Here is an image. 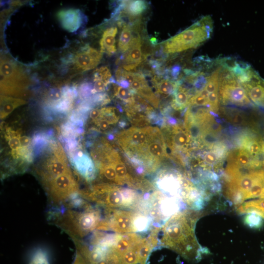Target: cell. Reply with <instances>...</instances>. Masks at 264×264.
<instances>
[{
    "mask_svg": "<svg viewBox=\"0 0 264 264\" xmlns=\"http://www.w3.org/2000/svg\"><path fill=\"white\" fill-rule=\"evenodd\" d=\"M102 58V53L87 45L73 57L75 67L80 71H87L95 67Z\"/></svg>",
    "mask_w": 264,
    "mask_h": 264,
    "instance_id": "cell-11",
    "label": "cell"
},
{
    "mask_svg": "<svg viewBox=\"0 0 264 264\" xmlns=\"http://www.w3.org/2000/svg\"><path fill=\"white\" fill-rule=\"evenodd\" d=\"M212 28L211 18L203 17L162 43L163 52L174 54L196 48L210 37Z\"/></svg>",
    "mask_w": 264,
    "mask_h": 264,
    "instance_id": "cell-3",
    "label": "cell"
},
{
    "mask_svg": "<svg viewBox=\"0 0 264 264\" xmlns=\"http://www.w3.org/2000/svg\"><path fill=\"white\" fill-rule=\"evenodd\" d=\"M220 68H218L213 72L211 75L207 77L206 83L204 88L208 93L218 91L219 86V77Z\"/></svg>",
    "mask_w": 264,
    "mask_h": 264,
    "instance_id": "cell-21",
    "label": "cell"
},
{
    "mask_svg": "<svg viewBox=\"0 0 264 264\" xmlns=\"http://www.w3.org/2000/svg\"><path fill=\"white\" fill-rule=\"evenodd\" d=\"M100 173L107 180L119 183L117 174L113 165L103 166L101 168Z\"/></svg>",
    "mask_w": 264,
    "mask_h": 264,
    "instance_id": "cell-24",
    "label": "cell"
},
{
    "mask_svg": "<svg viewBox=\"0 0 264 264\" xmlns=\"http://www.w3.org/2000/svg\"><path fill=\"white\" fill-rule=\"evenodd\" d=\"M148 150L151 155L156 157L162 156L164 153L163 147L157 142H152L148 146Z\"/></svg>",
    "mask_w": 264,
    "mask_h": 264,
    "instance_id": "cell-28",
    "label": "cell"
},
{
    "mask_svg": "<svg viewBox=\"0 0 264 264\" xmlns=\"http://www.w3.org/2000/svg\"><path fill=\"white\" fill-rule=\"evenodd\" d=\"M107 84L103 81L98 80L94 81V84L91 90L92 93L101 92L104 91L107 86Z\"/></svg>",
    "mask_w": 264,
    "mask_h": 264,
    "instance_id": "cell-33",
    "label": "cell"
},
{
    "mask_svg": "<svg viewBox=\"0 0 264 264\" xmlns=\"http://www.w3.org/2000/svg\"><path fill=\"white\" fill-rule=\"evenodd\" d=\"M134 232L143 231L147 229L149 225V220L145 216L136 213L134 220Z\"/></svg>",
    "mask_w": 264,
    "mask_h": 264,
    "instance_id": "cell-23",
    "label": "cell"
},
{
    "mask_svg": "<svg viewBox=\"0 0 264 264\" xmlns=\"http://www.w3.org/2000/svg\"><path fill=\"white\" fill-rule=\"evenodd\" d=\"M119 183H122L128 178V172L126 166L122 162H117L113 165Z\"/></svg>",
    "mask_w": 264,
    "mask_h": 264,
    "instance_id": "cell-25",
    "label": "cell"
},
{
    "mask_svg": "<svg viewBox=\"0 0 264 264\" xmlns=\"http://www.w3.org/2000/svg\"><path fill=\"white\" fill-rule=\"evenodd\" d=\"M249 99L256 105L264 106V81L255 72L251 80L242 84Z\"/></svg>",
    "mask_w": 264,
    "mask_h": 264,
    "instance_id": "cell-13",
    "label": "cell"
},
{
    "mask_svg": "<svg viewBox=\"0 0 264 264\" xmlns=\"http://www.w3.org/2000/svg\"><path fill=\"white\" fill-rule=\"evenodd\" d=\"M98 80L104 81L107 85L116 83V80L112 76L110 69L107 66H102L94 70L93 81Z\"/></svg>",
    "mask_w": 264,
    "mask_h": 264,
    "instance_id": "cell-20",
    "label": "cell"
},
{
    "mask_svg": "<svg viewBox=\"0 0 264 264\" xmlns=\"http://www.w3.org/2000/svg\"><path fill=\"white\" fill-rule=\"evenodd\" d=\"M151 42L153 44H155L156 43V39L154 38H151Z\"/></svg>",
    "mask_w": 264,
    "mask_h": 264,
    "instance_id": "cell-42",
    "label": "cell"
},
{
    "mask_svg": "<svg viewBox=\"0 0 264 264\" xmlns=\"http://www.w3.org/2000/svg\"><path fill=\"white\" fill-rule=\"evenodd\" d=\"M57 17L62 27L69 32H75L84 22V15L78 9L69 8L59 11Z\"/></svg>",
    "mask_w": 264,
    "mask_h": 264,
    "instance_id": "cell-12",
    "label": "cell"
},
{
    "mask_svg": "<svg viewBox=\"0 0 264 264\" xmlns=\"http://www.w3.org/2000/svg\"><path fill=\"white\" fill-rule=\"evenodd\" d=\"M142 41L137 34L133 36L131 45L128 51L117 60L116 63L123 62V68L128 72L134 70L146 56H143L141 50Z\"/></svg>",
    "mask_w": 264,
    "mask_h": 264,
    "instance_id": "cell-10",
    "label": "cell"
},
{
    "mask_svg": "<svg viewBox=\"0 0 264 264\" xmlns=\"http://www.w3.org/2000/svg\"><path fill=\"white\" fill-rule=\"evenodd\" d=\"M109 122L104 119H102L98 122L99 127L103 131L108 129L109 127Z\"/></svg>",
    "mask_w": 264,
    "mask_h": 264,
    "instance_id": "cell-38",
    "label": "cell"
},
{
    "mask_svg": "<svg viewBox=\"0 0 264 264\" xmlns=\"http://www.w3.org/2000/svg\"><path fill=\"white\" fill-rule=\"evenodd\" d=\"M189 137L186 132L183 131H178L174 136V141L176 145L179 147H183L189 141Z\"/></svg>",
    "mask_w": 264,
    "mask_h": 264,
    "instance_id": "cell-26",
    "label": "cell"
},
{
    "mask_svg": "<svg viewBox=\"0 0 264 264\" xmlns=\"http://www.w3.org/2000/svg\"><path fill=\"white\" fill-rule=\"evenodd\" d=\"M262 154H263V166H264V141L263 143Z\"/></svg>",
    "mask_w": 264,
    "mask_h": 264,
    "instance_id": "cell-41",
    "label": "cell"
},
{
    "mask_svg": "<svg viewBox=\"0 0 264 264\" xmlns=\"http://www.w3.org/2000/svg\"><path fill=\"white\" fill-rule=\"evenodd\" d=\"M0 92L15 97L25 95L30 81L21 66L8 57L0 59Z\"/></svg>",
    "mask_w": 264,
    "mask_h": 264,
    "instance_id": "cell-5",
    "label": "cell"
},
{
    "mask_svg": "<svg viewBox=\"0 0 264 264\" xmlns=\"http://www.w3.org/2000/svg\"><path fill=\"white\" fill-rule=\"evenodd\" d=\"M43 186L50 201L56 205L64 203L79 192L78 183L71 171L55 177Z\"/></svg>",
    "mask_w": 264,
    "mask_h": 264,
    "instance_id": "cell-7",
    "label": "cell"
},
{
    "mask_svg": "<svg viewBox=\"0 0 264 264\" xmlns=\"http://www.w3.org/2000/svg\"><path fill=\"white\" fill-rule=\"evenodd\" d=\"M118 83L120 86V87H122L126 88H127L128 87L130 86L129 83L125 80H122L120 81V82H119Z\"/></svg>",
    "mask_w": 264,
    "mask_h": 264,
    "instance_id": "cell-40",
    "label": "cell"
},
{
    "mask_svg": "<svg viewBox=\"0 0 264 264\" xmlns=\"http://www.w3.org/2000/svg\"><path fill=\"white\" fill-rule=\"evenodd\" d=\"M263 143L255 138L246 140L244 146L245 150L253 157H256L262 153Z\"/></svg>",
    "mask_w": 264,
    "mask_h": 264,
    "instance_id": "cell-19",
    "label": "cell"
},
{
    "mask_svg": "<svg viewBox=\"0 0 264 264\" xmlns=\"http://www.w3.org/2000/svg\"><path fill=\"white\" fill-rule=\"evenodd\" d=\"M147 2L144 0L127 1L125 12L132 16H137L143 13L147 8Z\"/></svg>",
    "mask_w": 264,
    "mask_h": 264,
    "instance_id": "cell-18",
    "label": "cell"
},
{
    "mask_svg": "<svg viewBox=\"0 0 264 264\" xmlns=\"http://www.w3.org/2000/svg\"><path fill=\"white\" fill-rule=\"evenodd\" d=\"M117 28L115 26L106 29L100 41V52L106 53L109 56L114 54L116 51L115 46V36Z\"/></svg>",
    "mask_w": 264,
    "mask_h": 264,
    "instance_id": "cell-14",
    "label": "cell"
},
{
    "mask_svg": "<svg viewBox=\"0 0 264 264\" xmlns=\"http://www.w3.org/2000/svg\"><path fill=\"white\" fill-rule=\"evenodd\" d=\"M115 89L116 96L120 99L128 101L132 99V93L129 89L122 87H117Z\"/></svg>",
    "mask_w": 264,
    "mask_h": 264,
    "instance_id": "cell-29",
    "label": "cell"
},
{
    "mask_svg": "<svg viewBox=\"0 0 264 264\" xmlns=\"http://www.w3.org/2000/svg\"><path fill=\"white\" fill-rule=\"evenodd\" d=\"M50 147L49 154L36 170L43 185L55 177L71 171L64 151L59 143H51Z\"/></svg>",
    "mask_w": 264,
    "mask_h": 264,
    "instance_id": "cell-6",
    "label": "cell"
},
{
    "mask_svg": "<svg viewBox=\"0 0 264 264\" xmlns=\"http://www.w3.org/2000/svg\"><path fill=\"white\" fill-rule=\"evenodd\" d=\"M152 82L155 85L157 91L164 95H169L175 92L178 82L169 80L166 76H154Z\"/></svg>",
    "mask_w": 264,
    "mask_h": 264,
    "instance_id": "cell-16",
    "label": "cell"
},
{
    "mask_svg": "<svg viewBox=\"0 0 264 264\" xmlns=\"http://www.w3.org/2000/svg\"><path fill=\"white\" fill-rule=\"evenodd\" d=\"M218 100L219 94L218 91L209 93L207 97L208 104L214 110H216L218 109Z\"/></svg>",
    "mask_w": 264,
    "mask_h": 264,
    "instance_id": "cell-31",
    "label": "cell"
},
{
    "mask_svg": "<svg viewBox=\"0 0 264 264\" xmlns=\"http://www.w3.org/2000/svg\"><path fill=\"white\" fill-rule=\"evenodd\" d=\"M100 212L86 204L84 209H67L57 213L53 222L74 240H79L97 229L101 222Z\"/></svg>",
    "mask_w": 264,
    "mask_h": 264,
    "instance_id": "cell-2",
    "label": "cell"
},
{
    "mask_svg": "<svg viewBox=\"0 0 264 264\" xmlns=\"http://www.w3.org/2000/svg\"><path fill=\"white\" fill-rule=\"evenodd\" d=\"M188 100L189 95L185 88L180 87L175 91L174 102L176 107L183 108L187 104Z\"/></svg>",
    "mask_w": 264,
    "mask_h": 264,
    "instance_id": "cell-22",
    "label": "cell"
},
{
    "mask_svg": "<svg viewBox=\"0 0 264 264\" xmlns=\"http://www.w3.org/2000/svg\"><path fill=\"white\" fill-rule=\"evenodd\" d=\"M100 115V110L98 109H92L89 113V116L92 120L98 119Z\"/></svg>",
    "mask_w": 264,
    "mask_h": 264,
    "instance_id": "cell-37",
    "label": "cell"
},
{
    "mask_svg": "<svg viewBox=\"0 0 264 264\" xmlns=\"http://www.w3.org/2000/svg\"><path fill=\"white\" fill-rule=\"evenodd\" d=\"M92 90V85L90 83H85L83 84L80 88V93L82 97H86L88 96Z\"/></svg>",
    "mask_w": 264,
    "mask_h": 264,
    "instance_id": "cell-35",
    "label": "cell"
},
{
    "mask_svg": "<svg viewBox=\"0 0 264 264\" xmlns=\"http://www.w3.org/2000/svg\"><path fill=\"white\" fill-rule=\"evenodd\" d=\"M246 222L250 226L258 227L262 225V220L259 215L252 213L247 217Z\"/></svg>",
    "mask_w": 264,
    "mask_h": 264,
    "instance_id": "cell-30",
    "label": "cell"
},
{
    "mask_svg": "<svg viewBox=\"0 0 264 264\" xmlns=\"http://www.w3.org/2000/svg\"><path fill=\"white\" fill-rule=\"evenodd\" d=\"M29 264H49L47 257L41 255L32 257Z\"/></svg>",
    "mask_w": 264,
    "mask_h": 264,
    "instance_id": "cell-34",
    "label": "cell"
},
{
    "mask_svg": "<svg viewBox=\"0 0 264 264\" xmlns=\"http://www.w3.org/2000/svg\"><path fill=\"white\" fill-rule=\"evenodd\" d=\"M180 67L178 66H175L172 68L171 74L173 77H176L179 72Z\"/></svg>",
    "mask_w": 264,
    "mask_h": 264,
    "instance_id": "cell-39",
    "label": "cell"
},
{
    "mask_svg": "<svg viewBox=\"0 0 264 264\" xmlns=\"http://www.w3.org/2000/svg\"><path fill=\"white\" fill-rule=\"evenodd\" d=\"M190 101L193 104L198 106H204L208 104L207 98L202 95L200 92L193 97Z\"/></svg>",
    "mask_w": 264,
    "mask_h": 264,
    "instance_id": "cell-32",
    "label": "cell"
},
{
    "mask_svg": "<svg viewBox=\"0 0 264 264\" xmlns=\"http://www.w3.org/2000/svg\"><path fill=\"white\" fill-rule=\"evenodd\" d=\"M130 138L133 143L136 144H142L146 140V135L143 130H137L132 132Z\"/></svg>",
    "mask_w": 264,
    "mask_h": 264,
    "instance_id": "cell-27",
    "label": "cell"
},
{
    "mask_svg": "<svg viewBox=\"0 0 264 264\" xmlns=\"http://www.w3.org/2000/svg\"><path fill=\"white\" fill-rule=\"evenodd\" d=\"M132 26V24H125L123 26L118 42L119 49L122 52L127 51L131 47L133 37Z\"/></svg>",
    "mask_w": 264,
    "mask_h": 264,
    "instance_id": "cell-17",
    "label": "cell"
},
{
    "mask_svg": "<svg viewBox=\"0 0 264 264\" xmlns=\"http://www.w3.org/2000/svg\"><path fill=\"white\" fill-rule=\"evenodd\" d=\"M82 195L86 199L107 209L132 208L139 202L137 195L133 191L121 189L107 184L95 185L91 192Z\"/></svg>",
    "mask_w": 264,
    "mask_h": 264,
    "instance_id": "cell-4",
    "label": "cell"
},
{
    "mask_svg": "<svg viewBox=\"0 0 264 264\" xmlns=\"http://www.w3.org/2000/svg\"><path fill=\"white\" fill-rule=\"evenodd\" d=\"M26 102L23 99L0 95V119H3L8 116L15 109L23 105Z\"/></svg>",
    "mask_w": 264,
    "mask_h": 264,
    "instance_id": "cell-15",
    "label": "cell"
},
{
    "mask_svg": "<svg viewBox=\"0 0 264 264\" xmlns=\"http://www.w3.org/2000/svg\"><path fill=\"white\" fill-rule=\"evenodd\" d=\"M107 209L110 211L108 219L101 221L97 229H110L120 234L135 233L133 223L136 213L123 209Z\"/></svg>",
    "mask_w": 264,
    "mask_h": 264,
    "instance_id": "cell-8",
    "label": "cell"
},
{
    "mask_svg": "<svg viewBox=\"0 0 264 264\" xmlns=\"http://www.w3.org/2000/svg\"><path fill=\"white\" fill-rule=\"evenodd\" d=\"M196 219V213L190 211L177 213L171 216L160 229V243L185 258L198 259L200 250L194 230Z\"/></svg>",
    "mask_w": 264,
    "mask_h": 264,
    "instance_id": "cell-1",
    "label": "cell"
},
{
    "mask_svg": "<svg viewBox=\"0 0 264 264\" xmlns=\"http://www.w3.org/2000/svg\"><path fill=\"white\" fill-rule=\"evenodd\" d=\"M227 71V73L220 78V91L222 100L237 105H249L250 101L245 89L228 69Z\"/></svg>",
    "mask_w": 264,
    "mask_h": 264,
    "instance_id": "cell-9",
    "label": "cell"
},
{
    "mask_svg": "<svg viewBox=\"0 0 264 264\" xmlns=\"http://www.w3.org/2000/svg\"><path fill=\"white\" fill-rule=\"evenodd\" d=\"M204 159L206 163L211 165L215 164L217 162L218 157L214 152H209L205 154Z\"/></svg>",
    "mask_w": 264,
    "mask_h": 264,
    "instance_id": "cell-36",
    "label": "cell"
}]
</instances>
